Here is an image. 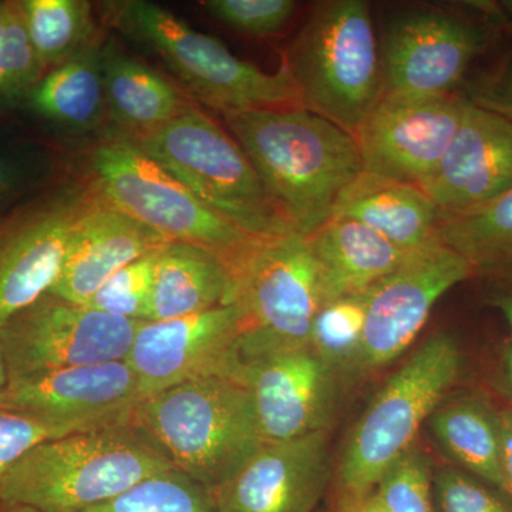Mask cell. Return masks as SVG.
<instances>
[{"label": "cell", "instance_id": "f6af8a7d", "mask_svg": "<svg viewBox=\"0 0 512 512\" xmlns=\"http://www.w3.org/2000/svg\"><path fill=\"white\" fill-rule=\"evenodd\" d=\"M8 384V375H6L5 360H3L2 346H0V392Z\"/></svg>", "mask_w": 512, "mask_h": 512}, {"label": "cell", "instance_id": "ba28073f", "mask_svg": "<svg viewBox=\"0 0 512 512\" xmlns=\"http://www.w3.org/2000/svg\"><path fill=\"white\" fill-rule=\"evenodd\" d=\"M90 168V180L111 204L168 241L220 256L231 274L266 239L211 210L124 134L104 138L90 153Z\"/></svg>", "mask_w": 512, "mask_h": 512}, {"label": "cell", "instance_id": "1f68e13d", "mask_svg": "<svg viewBox=\"0 0 512 512\" xmlns=\"http://www.w3.org/2000/svg\"><path fill=\"white\" fill-rule=\"evenodd\" d=\"M59 160L32 141H0V215L57 183Z\"/></svg>", "mask_w": 512, "mask_h": 512}, {"label": "cell", "instance_id": "4316f807", "mask_svg": "<svg viewBox=\"0 0 512 512\" xmlns=\"http://www.w3.org/2000/svg\"><path fill=\"white\" fill-rule=\"evenodd\" d=\"M20 8L46 73L100 39L87 0H20Z\"/></svg>", "mask_w": 512, "mask_h": 512}, {"label": "cell", "instance_id": "ab89813d", "mask_svg": "<svg viewBox=\"0 0 512 512\" xmlns=\"http://www.w3.org/2000/svg\"><path fill=\"white\" fill-rule=\"evenodd\" d=\"M338 512H390L380 501L376 491L356 498V500L340 501Z\"/></svg>", "mask_w": 512, "mask_h": 512}, {"label": "cell", "instance_id": "836d02e7", "mask_svg": "<svg viewBox=\"0 0 512 512\" xmlns=\"http://www.w3.org/2000/svg\"><path fill=\"white\" fill-rule=\"evenodd\" d=\"M375 491L390 512H436L433 470L429 457L417 444L394 461Z\"/></svg>", "mask_w": 512, "mask_h": 512}, {"label": "cell", "instance_id": "83f0119b", "mask_svg": "<svg viewBox=\"0 0 512 512\" xmlns=\"http://www.w3.org/2000/svg\"><path fill=\"white\" fill-rule=\"evenodd\" d=\"M437 234L476 272L512 264V187L480 210L441 222Z\"/></svg>", "mask_w": 512, "mask_h": 512}, {"label": "cell", "instance_id": "7a4b0ae2", "mask_svg": "<svg viewBox=\"0 0 512 512\" xmlns=\"http://www.w3.org/2000/svg\"><path fill=\"white\" fill-rule=\"evenodd\" d=\"M174 468L130 417L37 444L3 478L0 503L82 512Z\"/></svg>", "mask_w": 512, "mask_h": 512}, {"label": "cell", "instance_id": "d6986e66", "mask_svg": "<svg viewBox=\"0 0 512 512\" xmlns=\"http://www.w3.org/2000/svg\"><path fill=\"white\" fill-rule=\"evenodd\" d=\"M140 400L133 369L127 360H119L12 380L0 392V409L101 427L130 419Z\"/></svg>", "mask_w": 512, "mask_h": 512}, {"label": "cell", "instance_id": "f1b7e54d", "mask_svg": "<svg viewBox=\"0 0 512 512\" xmlns=\"http://www.w3.org/2000/svg\"><path fill=\"white\" fill-rule=\"evenodd\" d=\"M369 292L325 303L313 319L309 346L336 373L352 375L362 345Z\"/></svg>", "mask_w": 512, "mask_h": 512}, {"label": "cell", "instance_id": "d590c367", "mask_svg": "<svg viewBox=\"0 0 512 512\" xmlns=\"http://www.w3.org/2000/svg\"><path fill=\"white\" fill-rule=\"evenodd\" d=\"M436 512H512V501L461 468L444 467L433 474Z\"/></svg>", "mask_w": 512, "mask_h": 512}, {"label": "cell", "instance_id": "484cf974", "mask_svg": "<svg viewBox=\"0 0 512 512\" xmlns=\"http://www.w3.org/2000/svg\"><path fill=\"white\" fill-rule=\"evenodd\" d=\"M437 443L461 470L505 493L498 413L480 397L441 404L429 419Z\"/></svg>", "mask_w": 512, "mask_h": 512}, {"label": "cell", "instance_id": "3957f363", "mask_svg": "<svg viewBox=\"0 0 512 512\" xmlns=\"http://www.w3.org/2000/svg\"><path fill=\"white\" fill-rule=\"evenodd\" d=\"M131 420L178 471L207 490L264 443L251 393L235 377H204L144 397Z\"/></svg>", "mask_w": 512, "mask_h": 512}, {"label": "cell", "instance_id": "f546056e", "mask_svg": "<svg viewBox=\"0 0 512 512\" xmlns=\"http://www.w3.org/2000/svg\"><path fill=\"white\" fill-rule=\"evenodd\" d=\"M82 512H218L204 485L174 470L128 488L113 500Z\"/></svg>", "mask_w": 512, "mask_h": 512}, {"label": "cell", "instance_id": "74e56055", "mask_svg": "<svg viewBox=\"0 0 512 512\" xmlns=\"http://www.w3.org/2000/svg\"><path fill=\"white\" fill-rule=\"evenodd\" d=\"M466 99L512 124V62L468 86Z\"/></svg>", "mask_w": 512, "mask_h": 512}, {"label": "cell", "instance_id": "8992f818", "mask_svg": "<svg viewBox=\"0 0 512 512\" xmlns=\"http://www.w3.org/2000/svg\"><path fill=\"white\" fill-rule=\"evenodd\" d=\"M463 366L456 340L437 333L380 389L353 427L338 466V503L375 491L394 461L416 444L424 421L444 403Z\"/></svg>", "mask_w": 512, "mask_h": 512}, {"label": "cell", "instance_id": "f35d334b", "mask_svg": "<svg viewBox=\"0 0 512 512\" xmlns=\"http://www.w3.org/2000/svg\"><path fill=\"white\" fill-rule=\"evenodd\" d=\"M501 433V451H503V473L505 493L512 501V407L498 413Z\"/></svg>", "mask_w": 512, "mask_h": 512}, {"label": "cell", "instance_id": "44dd1931", "mask_svg": "<svg viewBox=\"0 0 512 512\" xmlns=\"http://www.w3.org/2000/svg\"><path fill=\"white\" fill-rule=\"evenodd\" d=\"M306 239L318 264L325 303L369 292L407 255L379 232L349 218H332Z\"/></svg>", "mask_w": 512, "mask_h": 512}, {"label": "cell", "instance_id": "603a6c76", "mask_svg": "<svg viewBox=\"0 0 512 512\" xmlns=\"http://www.w3.org/2000/svg\"><path fill=\"white\" fill-rule=\"evenodd\" d=\"M101 72L107 120L120 128L119 133L134 136L153 130L192 107L170 80L128 55L114 39L101 47Z\"/></svg>", "mask_w": 512, "mask_h": 512}, {"label": "cell", "instance_id": "7402d4cb", "mask_svg": "<svg viewBox=\"0 0 512 512\" xmlns=\"http://www.w3.org/2000/svg\"><path fill=\"white\" fill-rule=\"evenodd\" d=\"M332 218L362 222L406 254L439 238V215L423 190L379 175L360 174L340 195Z\"/></svg>", "mask_w": 512, "mask_h": 512}, {"label": "cell", "instance_id": "4dcf8cb0", "mask_svg": "<svg viewBox=\"0 0 512 512\" xmlns=\"http://www.w3.org/2000/svg\"><path fill=\"white\" fill-rule=\"evenodd\" d=\"M45 74L20 2L0 0V107L26 99Z\"/></svg>", "mask_w": 512, "mask_h": 512}, {"label": "cell", "instance_id": "277c9868", "mask_svg": "<svg viewBox=\"0 0 512 512\" xmlns=\"http://www.w3.org/2000/svg\"><path fill=\"white\" fill-rule=\"evenodd\" d=\"M103 9L114 29L163 60L185 96L221 114L302 107L284 63L265 72L153 2L121 0L103 3Z\"/></svg>", "mask_w": 512, "mask_h": 512}, {"label": "cell", "instance_id": "60d3db41", "mask_svg": "<svg viewBox=\"0 0 512 512\" xmlns=\"http://www.w3.org/2000/svg\"><path fill=\"white\" fill-rule=\"evenodd\" d=\"M474 8L483 10L485 15L504 23L512 32V0H501V2H476Z\"/></svg>", "mask_w": 512, "mask_h": 512}, {"label": "cell", "instance_id": "7c38bea8", "mask_svg": "<svg viewBox=\"0 0 512 512\" xmlns=\"http://www.w3.org/2000/svg\"><path fill=\"white\" fill-rule=\"evenodd\" d=\"M474 274V266L440 237L409 252L393 274L369 291L362 345L352 375H366L402 355L441 296Z\"/></svg>", "mask_w": 512, "mask_h": 512}, {"label": "cell", "instance_id": "6da1fadb", "mask_svg": "<svg viewBox=\"0 0 512 512\" xmlns=\"http://www.w3.org/2000/svg\"><path fill=\"white\" fill-rule=\"evenodd\" d=\"M222 117L276 210L303 238L332 220L340 195L363 173L356 138L302 107Z\"/></svg>", "mask_w": 512, "mask_h": 512}, {"label": "cell", "instance_id": "ffe728a7", "mask_svg": "<svg viewBox=\"0 0 512 512\" xmlns=\"http://www.w3.org/2000/svg\"><path fill=\"white\" fill-rule=\"evenodd\" d=\"M170 242L119 210L94 185L92 197L74 228L62 272L49 292L86 305L116 272Z\"/></svg>", "mask_w": 512, "mask_h": 512}, {"label": "cell", "instance_id": "7bdbcfd3", "mask_svg": "<svg viewBox=\"0 0 512 512\" xmlns=\"http://www.w3.org/2000/svg\"><path fill=\"white\" fill-rule=\"evenodd\" d=\"M501 367L508 390L512 394V345H505L501 352Z\"/></svg>", "mask_w": 512, "mask_h": 512}, {"label": "cell", "instance_id": "d6a6232c", "mask_svg": "<svg viewBox=\"0 0 512 512\" xmlns=\"http://www.w3.org/2000/svg\"><path fill=\"white\" fill-rule=\"evenodd\" d=\"M160 251L141 256L124 266L94 293L86 306L120 318L148 322Z\"/></svg>", "mask_w": 512, "mask_h": 512}, {"label": "cell", "instance_id": "e0dca14e", "mask_svg": "<svg viewBox=\"0 0 512 512\" xmlns=\"http://www.w3.org/2000/svg\"><path fill=\"white\" fill-rule=\"evenodd\" d=\"M328 430L264 441L210 494L218 512H315L330 481Z\"/></svg>", "mask_w": 512, "mask_h": 512}, {"label": "cell", "instance_id": "b9f144b4", "mask_svg": "<svg viewBox=\"0 0 512 512\" xmlns=\"http://www.w3.org/2000/svg\"><path fill=\"white\" fill-rule=\"evenodd\" d=\"M491 305L497 308L507 320L508 328L511 330L512 336V289L510 291H501L495 293L493 298L490 299Z\"/></svg>", "mask_w": 512, "mask_h": 512}, {"label": "cell", "instance_id": "cb8c5ba5", "mask_svg": "<svg viewBox=\"0 0 512 512\" xmlns=\"http://www.w3.org/2000/svg\"><path fill=\"white\" fill-rule=\"evenodd\" d=\"M234 276L211 251L170 242L158 254L150 320L197 315L234 299Z\"/></svg>", "mask_w": 512, "mask_h": 512}, {"label": "cell", "instance_id": "52a82bcc", "mask_svg": "<svg viewBox=\"0 0 512 512\" xmlns=\"http://www.w3.org/2000/svg\"><path fill=\"white\" fill-rule=\"evenodd\" d=\"M127 137L211 210L248 234L266 239L296 234L235 138L198 107Z\"/></svg>", "mask_w": 512, "mask_h": 512}, {"label": "cell", "instance_id": "ee69618b", "mask_svg": "<svg viewBox=\"0 0 512 512\" xmlns=\"http://www.w3.org/2000/svg\"><path fill=\"white\" fill-rule=\"evenodd\" d=\"M0 512H40V511L35 510V508L25 507V505L0 503Z\"/></svg>", "mask_w": 512, "mask_h": 512}, {"label": "cell", "instance_id": "30bf717a", "mask_svg": "<svg viewBox=\"0 0 512 512\" xmlns=\"http://www.w3.org/2000/svg\"><path fill=\"white\" fill-rule=\"evenodd\" d=\"M143 323L47 292L0 326L8 382L70 367L126 360Z\"/></svg>", "mask_w": 512, "mask_h": 512}, {"label": "cell", "instance_id": "4fadbf2b", "mask_svg": "<svg viewBox=\"0 0 512 512\" xmlns=\"http://www.w3.org/2000/svg\"><path fill=\"white\" fill-rule=\"evenodd\" d=\"M483 25L439 9H416L394 18L384 32L383 94L429 97L454 93L485 49Z\"/></svg>", "mask_w": 512, "mask_h": 512}, {"label": "cell", "instance_id": "9c48e42d", "mask_svg": "<svg viewBox=\"0 0 512 512\" xmlns=\"http://www.w3.org/2000/svg\"><path fill=\"white\" fill-rule=\"evenodd\" d=\"M232 276V303L242 313L239 357L309 346L325 296L308 239L298 234L264 239Z\"/></svg>", "mask_w": 512, "mask_h": 512}, {"label": "cell", "instance_id": "2e32d148", "mask_svg": "<svg viewBox=\"0 0 512 512\" xmlns=\"http://www.w3.org/2000/svg\"><path fill=\"white\" fill-rule=\"evenodd\" d=\"M336 375L311 348L238 357L235 379L248 387L264 441H286L328 430Z\"/></svg>", "mask_w": 512, "mask_h": 512}, {"label": "cell", "instance_id": "8d00e7d4", "mask_svg": "<svg viewBox=\"0 0 512 512\" xmlns=\"http://www.w3.org/2000/svg\"><path fill=\"white\" fill-rule=\"evenodd\" d=\"M90 429L96 427L55 423L29 414L0 409V485L10 468L37 444Z\"/></svg>", "mask_w": 512, "mask_h": 512}, {"label": "cell", "instance_id": "9a60e30c", "mask_svg": "<svg viewBox=\"0 0 512 512\" xmlns=\"http://www.w3.org/2000/svg\"><path fill=\"white\" fill-rule=\"evenodd\" d=\"M242 313L235 303L183 318L144 322L127 363L141 399L211 376H234Z\"/></svg>", "mask_w": 512, "mask_h": 512}, {"label": "cell", "instance_id": "5bb4252c", "mask_svg": "<svg viewBox=\"0 0 512 512\" xmlns=\"http://www.w3.org/2000/svg\"><path fill=\"white\" fill-rule=\"evenodd\" d=\"M466 97L383 94L356 133L363 173L417 185L436 173L463 119Z\"/></svg>", "mask_w": 512, "mask_h": 512}, {"label": "cell", "instance_id": "5b68a950", "mask_svg": "<svg viewBox=\"0 0 512 512\" xmlns=\"http://www.w3.org/2000/svg\"><path fill=\"white\" fill-rule=\"evenodd\" d=\"M282 63L302 109L353 137L383 97L382 57L365 0L316 3Z\"/></svg>", "mask_w": 512, "mask_h": 512}, {"label": "cell", "instance_id": "d4e9b609", "mask_svg": "<svg viewBox=\"0 0 512 512\" xmlns=\"http://www.w3.org/2000/svg\"><path fill=\"white\" fill-rule=\"evenodd\" d=\"M101 39L47 72L26 97L37 116L67 130L92 131L107 120Z\"/></svg>", "mask_w": 512, "mask_h": 512}, {"label": "cell", "instance_id": "8fae6325", "mask_svg": "<svg viewBox=\"0 0 512 512\" xmlns=\"http://www.w3.org/2000/svg\"><path fill=\"white\" fill-rule=\"evenodd\" d=\"M93 191L92 180L57 181L0 215V326L56 284Z\"/></svg>", "mask_w": 512, "mask_h": 512}, {"label": "cell", "instance_id": "e575fe53", "mask_svg": "<svg viewBox=\"0 0 512 512\" xmlns=\"http://www.w3.org/2000/svg\"><path fill=\"white\" fill-rule=\"evenodd\" d=\"M202 6L228 28L259 39L281 33L298 9L293 0H207Z\"/></svg>", "mask_w": 512, "mask_h": 512}, {"label": "cell", "instance_id": "ac0fdd59", "mask_svg": "<svg viewBox=\"0 0 512 512\" xmlns=\"http://www.w3.org/2000/svg\"><path fill=\"white\" fill-rule=\"evenodd\" d=\"M512 187V124L466 99L463 119L436 173L420 185L441 222L497 200Z\"/></svg>", "mask_w": 512, "mask_h": 512}]
</instances>
